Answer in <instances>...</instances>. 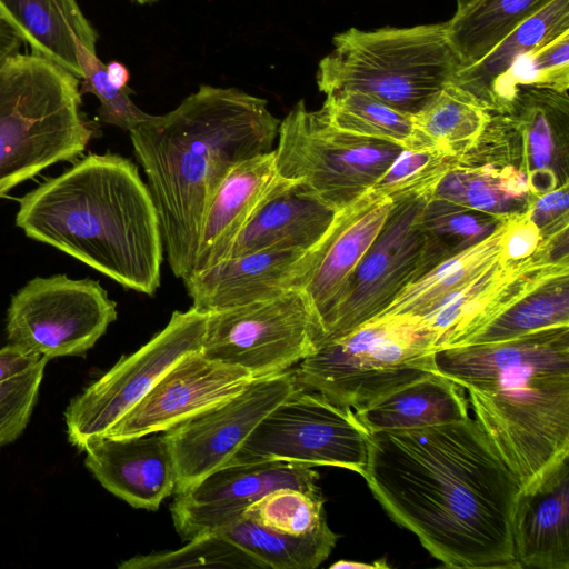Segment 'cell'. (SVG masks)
<instances>
[{"instance_id":"cell-43","label":"cell","mask_w":569,"mask_h":569,"mask_svg":"<svg viewBox=\"0 0 569 569\" xmlns=\"http://www.w3.org/2000/svg\"><path fill=\"white\" fill-rule=\"evenodd\" d=\"M23 46L22 34L0 10V66L8 58L21 52Z\"/></svg>"},{"instance_id":"cell-29","label":"cell","mask_w":569,"mask_h":569,"mask_svg":"<svg viewBox=\"0 0 569 569\" xmlns=\"http://www.w3.org/2000/svg\"><path fill=\"white\" fill-rule=\"evenodd\" d=\"M490 118L491 112L476 96L450 81L410 116L413 148H431L458 159L475 146Z\"/></svg>"},{"instance_id":"cell-41","label":"cell","mask_w":569,"mask_h":569,"mask_svg":"<svg viewBox=\"0 0 569 569\" xmlns=\"http://www.w3.org/2000/svg\"><path fill=\"white\" fill-rule=\"evenodd\" d=\"M542 241L543 238L528 212L513 217L508 221L502 237L500 260L502 262L525 260L538 251Z\"/></svg>"},{"instance_id":"cell-9","label":"cell","mask_w":569,"mask_h":569,"mask_svg":"<svg viewBox=\"0 0 569 569\" xmlns=\"http://www.w3.org/2000/svg\"><path fill=\"white\" fill-rule=\"evenodd\" d=\"M320 318L305 289L208 312L201 352L260 378L289 370L323 343Z\"/></svg>"},{"instance_id":"cell-33","label":"cell","mask_w":569,"mask_h":569,"mask_svg":"<svg viewBox=\"0 0 569 569\" xmlns=\"http://www.w3.org/2000/svg\"><path fill=\"white\" fill-rule=\"evenodd\" d=\"M555 326H569V274L528 293L473 332L461 346L499 342Z\"/></svg>"},{"instance_id":"cell-28","label":"cell","mask_w":569,"mask_h":569,"mask_svg":"<svg viewBox=\"0 0 569 569\" xmlns=\"http://www.w3.org/2000/svg\"><path fill=\"white\" fill-rule=\"evenodd\" d=\"M432 197L501 219L526 213L532 199L526 176L517 168L457 160L436 184Z\"/></svg>"},{"instance_id":"cell-11","label":"cell","mask_w":569,"mask_h":569,"mask_svg":"<svg viewBox=\"0 0 569 569\" xmlns=\"http://www.w3.org/2000/svg\"><path fill=\"white\" fill-rule=\"evenodd\" d=\"M432 190L395 202L378 237L322 315V346L379 316L423 274L426 236L421 214Z\"/></svg>"},{"instance_id":"cell-36","label":"cell","mask_w":569,"mask_h":569,"mask_svg":"<svg viewBox=\"0 0 569 569\" xmlns=\"http://www.w3.org/2000/svg\"><path fill=\"white\" fill-rule=\"evenodd\" d=\"M323 503L321 493L282 487L254 501L242 516L276 532L305 536L328 526Z\"/></svg>"},{"instance_id":"cell-19","label":"cell","mask_w":569,"mask_h":569,"mask_svg":"<svg viewBox=\"0 0 569 569\" xmlns=\"http://www.w3.org/2000/svg\"><path fill=\"white\" fill-rule=\"evenodd\" d=\"M84 463L109 492L133 508L157 510L174 493L177 469L166 431L89 439Z\"/></svg>"},{"instance_id":"cell-27","label":"cell","mask_w":569,"mask_h":569,"mask_svg":"<svg viewBox=\"0 0 569 569\" xmlns=\"http://www.w3.org/2000/svg\"><path fill=\"white\" fill-rule=\"evenodd\" d=\"M509 220L485 240L446 259L410 283L377 317L400 315L423 320L432 315L500 259L502 237Z\"/></svg>"},{"instance_id":"cell-47","label":"cell","mask_w":569,"mask_h":569,"mask_svg":"<svg viewBox=\"0 0 569 569\" xmlns=\"http://www.w3.org/2000/svg\"><path fill=\"white\" fill-rule=\"evenodd\" d=\"M457 1V6H460V4H463L470 0H456Z\"/></svg>"},{"instance_id":"cell-18","label":"cell","mask_w":569,"mask_h":569,"mask_svg":"<svg viewBox=\"0 0 569 569\" xmlns=\"http://www.w3.org/2000/svg\"><path fill=\"white\" fill-rule=\"evenodd\" d=\"M321 240L311 249L269 248L227 258L183 283L192 307L211 312L305 288L318 263Z\"/></svg>"},{"instance_id":"cell-20","label":"cell","mask_w":569,"mask_h":569,"mask_svg":"<svg viewBox=\"0 0 569 569\" xmlns=\"http://www.w3.org/2000/svg\"><path fill=\"white\" fill-rule=\"evenodd\" d=\"M512 542L519 568L569 569V458L519 492Z\"/></svg>"},{"instance_id":"cell-40","label":"cell","mask_w":569,"mask_h":569,"mask_svg":"<svg viewBox=\"0 0 569 569\" xmlns=\"http://www.w3.org/2000/svg\"><path fill=\"white\" fill-rule=\"evenodd\" d=\"M569 182L531 199L528 214L543 239L568 231Z\"/></svg>"},{"instance_id":"cell-8","label":"cell","mask_w":569,"mask_h":569,"mask_svg":"<svg viewBox=\"0 0 569 569\" xmlns=\"http://www.w3.org/2000/svg\"><path fill=\"white\" fill-rule=\"evenodd\" d=\"M276 167L337 212L367 192L403 149L393 142L342 131L300 100L280 120Z\"/></svg>"},{"instance_id":"cell-5","label":"cell","mask_w":569,"mask_h":569,"mask_svg":"<svg viewBox=\"0 0 569 569\" xmlns=\"http://www.w3.org/2000/svg\"><path fill=\"white\" fill-rule=\"evenodd\" d=\"M80 79L30 52L0 66V197L81 154L93 136Z\"/></svg>"},{"instance_id":"cell-37","label":"cell","mask_w":569,"mask_h":569,"mask_svg":"<svg viewBox=\"0 0 569 569\" xmlns=\"http://www.w3.org/2000/svg\"><path fill=\"white\" fill-rule=\"evenodd\" d=\"M455 161L442 151L431 148L402 149L371 189L393 200L431 190Z\"/></svg>"},{"instance_id":"cell-16","label":"cell","mask_w":569,"mask_h":569,"mask_svg":"<svg viewBox=\"0 0 569 569\" xmlns=\"http://www.w3.org/2000/svg\"><path fill=\"white\" fill-rule=\"evenodd\" d=\"M252 375L193 351L170 367L156 385L103 436L129 438L170 430L242 392Z\"/></svg>"},{"instance_id":"cell-6","label":"cell","mask_w":569,"mask_h":569,"mask_svg":"<svg viewBox=\"0 0 569 569\" xmlns=\"http://www.w3.org/2000/svg\"><path fill=\"white\" fill-rule=\"evenodd\" d=\"M332 42L318 66L321 92L360 91L408 116L420 111L461 68L446 22L350 28Z\"/></svg>"},{"instance_id":"cell-14","label":"cell","mask_w":569,"mask_h":569,"mask_svg":"<svg viewBox=\"0 0 569 569\" xmlns=\"http://www.w3.org/2000/svg\"><path fill=\"white\" fill-rule=\"evenodd\" d=\"M296 387L292 369L256 378L233 398L167 430L177 469L174 493L224 466Z\"/></svg>"},{"instance_id":"cell-23","label":"cell","mask_w":569,"mask_h":569,"mask_svg":"<svg viewBox=\"0 0 569 569\" xmlns=\"http://www.w3.org/2000/svg\"><path fill=\"white\" fill-rule=\"evenodd\" d=\"M335 214L300 183L281 177L241 230L227 258L269 248L311 249L322 239Z\"/></svg>"},{"instance_id":"cell-17","label":"cell","mask_w":569,"mask_h":569,"mask_svg":"<svg viewBox=\"0 0 569 569\" xmlns=\"http://www.w3.org/2000/svg\"><path fill=\"white\" fill-rule=\"evenodd\" d=\"M502 132L509 161L526 176L532 198L568 182V91L518 87L502 113Z\"/></svg>"},{"instance_id":"cell-46","label":"cell","mask_w":569,"mask_h":569,"mask_svg":"<svg viewBox=\"0 0 569 569\" xmlns=\"http://www.w3.org/2000/svg\"><path fill=\"white\" fill-rule=\"evenodd\" d=\"M131 1L137 2L138 4H147V3H151V2H154L158 0H131Z\"/></svg>"},{"instance_id":"cell-26","label":"cell","mask_w":569,"mask_h":569,"mask_svg":"<svg viewBox=\"0 0 569 569\" xmlns=\"http://www.w3.org/2000/svg\"><path fill=\"white\" fill-rule=\"evenodd\" d=\"M566 31H569V0H550L481 59L460 68L451 81L476 96L492 112L499 90L518 59Z\"/></svg>"},{"instance_id":"cell-25","label":"cell","mask_w":569,"mask_h":569,"mask_svg":"<svg viewBox=\"0 0 569 569\" xmlns=\"http://www.w3.org/2000/svg\"><path fill=\"white\" fill-rule=\"evenodd\" d=\"M465 390L436 370L377 399L356 418L368 432L416 429L470 417Z\"/></svg>"},{"instance_id":"cell-32","label":"cell","mask_w":569,"mask_h":569,"mask_svg":"<svg viewBox=\"0 0 569 569\" xmlns=\"http://www.w3.org/2000/svg\"><path fill=\"white\" fill-rule=\"evenodd\" d=\"M507 220L432 197L431 193L421 214L426 236L423 274L446 259L485 240Z\"/></svg>"},{"instance_id":"cell-35","label":"cell","mask_w":569,"mask_h":569,"mask_svg":"<svg viewBox=\"0 0 569 569\" xmlns=\"http://www.w3.org/2000/svg\"><path fill=\"white\" fill-rule=\"evenodd\" d=\"M250 568L267 569L259 560L220 532L194 537L184 547L173 551L154 552L126 560L122 569L172 568Z\"/></svg>"},{"instance_id":"cell-15","label":"cell","mask_w":569,"mask_h":569,"mask_svg":"<svg viewBox=\"0 0 569 569\" xmlns=\"http://www.w3.org/2000/svg\"><path fill=\"white\" fill-rule=\"evenodd\" d=\"M318 479L312 467L300 463L228 462L176 493L170 507L173 525L183 540L217 532L271 490L290 487L321 493Z\"/></svg>"},{"instance_id":"cell-21","label":"cell","mask_w":569,"mask_h":569,"mask_svg":"<svg viewBox=\"0 0 569 569\" xmlns=\"http://www.w3.org/2000/svg\"><path fill=\"white\" fill-rule=\"evenodd\" d=\"M396 201L369 189L336 212L321 239L318 263L303 288L320 319L378 237Z\"/></svg>"},{"instance_id":"cell-13","label":"cell","mask_w":569,"mask_h":569,"mask_svg":"<svg viewBox=\"0 0 569 569\" xmlns=\"http://www.w3.org/2000/svg\"><path fill=\"white\" fill-rule=\"evenodd\" d=\"M208 312L174 311L168 325L73 398L64 412L69 442L82 450L103 436L186 355L201 350Z\"/></svg>"},{"instance_id":"cell-3","label":"cell","mask_w":569,"mask_h":569,"mask_svg":"<svg viewBox=\"0 0 569 569\" xmlns=\"http://www.w3.org/2000/svg\"><path fill=\"white\" fill-rule=\"evenodd\" d=\"M433 362L465 390L473 419L521 490L569 458V326L442 348Z\"/></svg>"},{"instance_id":"cell-30","label":"cell","mask_w":569,"mask_h":569,"mask_svg":"<svg viewBox=\"0 0 569 569\" xmlns=\"http://www.w3.org/2000/svg\"><path fill=\"white\" fill-rule=\"evenodd\" d=\"M550 0H470L446 21L461 68L468 67Z\"/></svg>"},{"instance_id":"cell-10","label":"cell","mask_w":569,"mask_h":569,"mask_svg":"<svg viewBox=\"0 0 569 569\" xmlns=\"http://www.w3.org/2000/svg\"><path fill=\"white\" fill-rule=\"evenodd\" d=\"M273 460L341 467L362 476L367 430L352 409L297 386L262 419L228 462Z\"/></svg>"},{"instance_id":"cell-2","label":"cell","mask_w":569,"mask_h":569,"mask_svg":"<svg viewBox=\"0 0 569 569\" xmlns=\"http://www.w3.org/2000/svg\"><path fill=\"white\" fill-rule=\"evenodd\" d=\"M279 124L267 100L201 86L176 109L150 114L129 131L177 278L192 272L201 226L221 182L242 161L273 150Z\"/></svg>"},{"instance_id":"cell-44","label":"cell","mask_w":569,"mask_h":569,"mask_svg":"<svg viewBox=\"0 0 569 569\" xmlns=\"http://www.w3.org/2000/svg\"><path fill=\"white\" fill-rule=\"evenodd\" d=\"M107 77L110 83L119 89H128V82L130 79L129 70L119 61H110L106 64Z\"/></svg>"},{"instance_id":"cell-22","label":"cell","mask_w":569,"mask_h":569,"mask_svg":"<svg viewBox=\"0 0 569 569\" xmlns=\"http://www.w3.org/2000/svg\"><path fill=\"white\" fill-rule=\"evenodd\" d=\"M280 178L274 149L242 161L228 173L206 212L190 274L227 259L234 240Z\"/></svg>"},{"instance_id":"cell-39","label":"cell","mask_w":569,"mask_h":569,"mask_svg":"<svg viewBox=\"0 0 569 569\" xmlns=\"http://www.w3.org/2000/svg\"><path fill=\"white\" fill-rule=\"evenodd\" d=\"M47 359L0 382V448L13 442L26 429L36 406Z\"/></svg>"},{"instance_id":"cell-24","label":"cell","mask_w":569,"mask_h":569,"mask_svg":"<svg viewBox=\"0 0 569 569\" xmlns=\"http://www.w3.org/2000/svg\"><path fill=\"white\" fill-rule=\"evenodd\" d=\"M0 10L20 31L30 53L81 79L77 44L97 52L98 33L77 0H0Z\"/></svg>"},{"instance_id":"cell-38","label":"cell","mask_w":569,"mask_h":569,"mask_svg":"<svg viewBox=\"0 0 569 569\" xmlns=\"http://www.w3.org/2000/svg\"><path fill=\"white\" fill-rule=\"evenodd\" d=\"M77 59L82 72L80 91L98 98V117L101 122L130 131L150 116L133 103L130 88L119 90L110 83L106 64L97 57V52L78 43Z\"/></svg>"},{"instance_id":"cell-45","label":"cell","mask_w":569,"mask_h":569,"mask_svg":"<svg viewBox=\"0 0 569 569\" xmlns=\"http://www.w3.org/2000/svg\"><path fill=\"white\" fill-rule=\"evenodd\" d=\"M332 569H386L388 568V565L385 562V560H378L375 563H366V562H358V561H350V560H339L330 566Z\"/></svg>"},{"instance_id":"cell-34","label":"cell","mask_w":569,"mask_h":569,"mask_svg":"<svg viewBox=\"0 0 569 569\" xmlns=\"http://www.w3.org/2000/svg\"><path fill=\"white\" fill-rule=\"evenodd\" d=\"M319 110L330 124L342 131L393 142L403 149L415 147L410 116L360 91L329 92Z\"/></svg>"},{"instance_id":"cell-12","label":"cell","mask_w":569,"mask_h":569,"mask_svg":"<svg viewBox=\"0 0 569 569\" xmlns=\"http://www.w3.org/2000/svg\"><path fill=\"white\" fill-rule=\"evenodd\" d=\"M117 319V305L91 279L37 277L12 298L7 311L9 343L50 360L91 349Z\"/></svg>"},{"instance_id":"cell-4","label":"cell","mask_w":569,"mask_h":569,"mask_svg":"<svg viewBox=\"0 0 569 569\" xmlns=\"http://www.w3.org/2000/svg\"><path fill=\"white\" fill-rule=\"evenodd\" d=\"M17 226L108 276L153 295L163 241L159 214L137 166L114 153L89 154L24 194Z\"/></svg>"},{"instance_id":"cell-7","label":"cell","mask_w":569,"mask_h":569,"mask_svg":"<svg viewBox=\"0 0 569 569\" xmlns=\"http://www.w3.org/2000/svg\"><path fill=\"white\" fill-rule=\"evenodd\" d=\"M432 331L408 316H381L325 343L292 369L297 386L358 411L435 371Z\"/></svg>"},{"instance_id":"cell-1","label":"cell","mask_w":569,"mask_h":569,"mask_svg":"<svg viewBox=\"0 0 569 569\" xmlns=\"http://www.w3.org/2000/svg\"><path fill=\"white\" fill-rule=\"evenodd\" d=\"M362 477L399 526L449 568H519L512 515L520 483L469 417L367 431Z\"/></svg>"},{"instance_id":"cell-42","label":"cell","mask_w":569,"mask_h":569,"mask_svg":"<svg viewBox=\"0 0 569 569\" xmlns=\"http://www.w3.org/2000/svg\"><path fill=\"white\" fill-rule=\"evenodd\" d=\"M41 358L17 345L9 343L0 349V382H3L34 366Z\"/></svg>"},{"instance_id":"cell-31","label":"cell","mask_w":569,"mask_h":569,"mask_svg":"<svg viewBox=\"0 0 569 569\" xmlns=\"http://www.w3.org/2000/svg\"><path fill=\"white\" fill-rule=\"evenodd\" d=\"M217 532L272 569H315L329 557L338 540L329 526L309 535L291 536L243 516Z\"/></svg>"}]
</instances>
